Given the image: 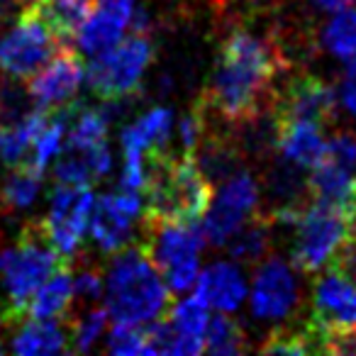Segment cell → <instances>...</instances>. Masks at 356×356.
<instances>
[{"mask_svg": "<svg viewBox=\"0 0 356 356\" xmlns=\"http://www.w3.org/2000/svg\"><path fill=\"white\" fill-rule=\"evenodd\" d=\"M356 220L325 203H312L296 218L293 264L302 273H315L351 242V225Z\"/></svg>", "mask_w": 356, "mask_h": 356, "instance_id": "cell-5", "label": "cell"}, {"mask_svg": "<svg viewBox=\"0 0 356 356\" xmlns=\"http://www.w3.org/2000/svg\"><path fill=\"white\" fill-rule=\"evenodd\" d=\"M142 213V198L134 191H122L93 200L88 229L93 242L105 254H118L132 239L134 220Z\"/></svg>", "mask_w": 356, "mask_h": 356, "instance_id": "cell-11", "label": "cell"}, {"mask_svg": "<svg viewBox=\"0 0 356 356\" xmlns=\"http://www.w3.org/2000/svg\"><path fill=\"white\" fill-rule=\"evenodd\" d=\"M137 0H98L95 10L79 32V47L90 56L108 51L122 40Z\"/></svg>", "mask_w": 356, "mask_h": 356, "instance_id": "cell-15", "label": "cell"}, {"mask_svg": "<svg viewBox=\"0 0 356 356\" xmlns=\"http://www.w3.org/2000/svg\"><path fill=\"white\" fill-rule=\"evenodd\" d=\"M300 288L293 268L283 259L271 257L254 273L252 286V315L257 320H283L298 307Z\"/></svg>", "mask_w": 356, "mask_h": 356, "instance_id": "cell-12", "label": "cell"}, {"mask_svg": "<svg viewBox=\"0 0 356 356\" xmlns=\"http://www.w3.org/2000/svg\"><path fill=\"white\" fill-rule=\"evenodd\" d=\"M195 296L203 298L205 305L234 312L247 298V283L232 261H215L195 278Z\"/></svg>", "mask_w": 356, "mask_h": 356, "instance_id": "cell-17", "label": "cell"}, {"mask_svg": "<svg viewBox=\"0 0 356 356\" xmlns=\"http://www.w3.org/2000/svg\"><path fill=\"white\" fill-rule=\"evenodd\" d=\"M325 156L330 159V161L344 166L346 171L356 173V134L337 132L332 139H327Z\"/></svg>", "mask_w": 356, "mask_h": 356, "instance_id": "cell-33", "label": "cell"}, {"mask_svg": "<svg viewBox=\"0 0 356 356\" xmlns=\"http://www.w3.org/2000/svg\"><path fill=\"white\" fill-rule=\"evenodd\" d=\"M312 332L322 339L332 332H344L356 327V281L351 273L339 266H327L312 286V310H310Z\"/></svg>", "mask_w": 356, "mask_h": 356, "instance_id": "cell-9", "label": "cell"}, {"mask_svg": "<svg viewBox=\"0 0 356 356\" xmlns=\"http://www.w3.org/2000/svg\"><path fill=\"white\" fill-rule=\"evenodd\" d=\"M17 332L13 334L10 349L15 354H61L69 351L66 330L59 320H22L17 322Z\"/></svg>", "mask_w": 356, "mask_h": 356, "instance_id": "cell-22", "label": "cell"}, {"mask_svg": "<svg viewBox=\"0 0 356 356\" xmlns=\"http://www.w3.org/2000/svg\"><path fill=\"white\" fill-rule=\"evenodd\" d=\"M320 10H327V13H337V10H344V8H349L354 0H312Z\"/></svg>", "mask_w": 356, "mask_h": 356, "instance_id": "cell-35", "label": "cell"}, {"mask_svg": "<svg viewBox=\"0 0 356 356\" xmlns=\"http://www.w3.org/2000/svg\"><path fill=\"white\" fill-rule=\"evenodd\" d=\"M205 120H208V115H205V103L200 98L178 122V139H181L184 154H193L195 156L198 144L205 139Z\"/></svg>", "mask_w": 356, "mask_h": 356, "instance_id": "cell-30", "label": "cell"}, {"mask_svg": "<svg viewBox=\"0 0 356 356\" xmlns=\"http://www.w3.org/2000/svg\"><path fill=\"white\" fill-rule=\"evenodd\" d=\"M203 247L205 237L198 222H173V220L144 215L139 249L163 273L168 291L184 293L195 286Z\"/></svg>", "mask_w": 356, "mask_h": 356, "instance_id": "cell-4", "label": "cell"}, {"mask_svg": "<svg viewBox=\"0 0 356 356\" xmlns=\"http://www.w3.org/2000/svg\"><path fill=\"white\" fill-rule=\"evenodd\" d=\"M64 257L47 239L42 220L25 222L15 249H0V281L6 288V302L0 310V322L15 327L25 320V305L35 291L56 271L66 266Z\"/></svg>", "mask_w": 356, "mask_h": 356, "instance_id": "cell-3", "label": "cell"}, {"mask_svg": "<svg viewBox=\"0 0 356 356\" xmlns=\"http://www.w3.org/2000/svg\"><path fill=\"white\" fill-rule=\"evenodd\" d=\"M307 191L315 198V203L332 205L356 220V173L322 156L312 166V173L307 178Z\"/></svg>", "mask_w": 356, "mask_h": 356, "instance_id": "cell-16", "label": "cell"}, {"mask_svg": "<svg viewBox=\"0 0 356 356\" xmlns=\"http://www.w3.org/2000/svg\"><path fill=\"white\" fill-rule=\"evenodd\" d=\"M74 307V281L71 264L56 268L25 305V320H64Z\"/></svg>", "mask_w": 356, "mask_h": 356, "instance_id": "cell-20", "label": "cell"}, {"mask_svg": "<svg viewBox=\"0 0 356 356\" xmlns=\"http://www.w3.org/2000/svg\"><path fill=\"white\" fill-rule=\"evenodd\" d=\"M20 3H25V6H30V3H35V0H20Z\"/></svg>", "mask_w": 356, "mask_h": 356, "instance_id": "cell-37", "label": "cell"}, {"mask_svg": "<svg viewBox=\"0 0 356 356\" xmlns=\"http://www.w3.org/2000/svg\"><path fill=\"white\" fill-rule=\"evenodd\" d=\"M203 351L215 356H234L247 351V334H244L242 325L234 317H229L227 312L220 310L205 325Z\"/></svg>", "mask_w": 356, "mask_h": 356, "instance_id": "cell-25", "label": "cell"}, {"mask_svg": "<svg viewBox=\"0 0 356 356\" xmlns=\"http://www.w3.org/2000/svg\"><path fill=\"white\" fill-rule=\"evenodd\" d=\"M56 44L47 25L40 20L35 8L27 6L20 20L0 40V71L10 79H30L54 54Z\"/></svg>", "mask_w": 356, "mask_h": 356, "instance_id": "cell-7", "label": "cell"}, {"mask_svg": "<svg viewBox=\"0 0 356 356\" xmlns=\"http://www.w3.org/2000/svg\"><path fill=\"white\" fill-rule=\"evenodd\" d=\"M322 44L339 59L356 56V8L337 10V15L322 30Z\"/></svg>", "mask_w": 356, "mask_h": 356, "instance_id": "cell-26", "label": "cell"}, {"mask_svg": "<svg viewBox=\"0 0 356 356\" xmlns=\"http://www.w3.org/2000/svg\"><path fill=\"white\" fill-rule=\"evenodd\" d=\"M283 66L276 44L249 30H232L220 44L218 64L203 93L205 105L229 122H252L271 98V83Z\"/></svg>", "mask_w": 356, "mask_h": 356, "instance_id": "cell-1", "label": "cell"}, {"mask_svg": "<svg viewBox=\"0 0 356 356\" xmlns=\"http://www.w3.org/2000/svg\"><path fill=\"white\" fill-rule=\"evenodd\" d=\"M168 315H171L168 317L171 325L176 327L178 332L203 337L205 325H208V305H205L203 298H198V296L186 298V300H181L178 305H171Z\"/></svg>", "mask_w": 356, "mask_h": 356, "instance_id": "cell-28", "label": "cell"}, {"mask_svg": "<svg viewBox=\"0 0 356 356\" xmlns=\"http://www.w3.org/2000/svg\"><path fill=\"white\" fill-rule=\"evenodd\" d=\"M337 93L330 83L310 74H300L291 79L276 100V122L278 120H302L315 122L322 129L334 122Z\"/></svg>", "mask_w": 356, "mask_h": 356, "instance_id": "cell-13", "label": "cell"}, {"mask_svg": "<svg viewBox=\"0 0 356 356\" xmlns=\"http://www.w3.org/2000/svg\"><path fill=\"white\" fill-rule=\"evenodd\" d=\"M105 351H110V354H120V356L147 354V351H144L142 327L115 322V327L110 330V334H108V344H105Z\"/></svg>", "mask_w": 356, "mask_h": 356, "instance_id": "cell-31", "label": "cell"}, {"mask_svg": "<svg viewBox=\"0 0 356 356\" xmlns=\"http://www.w3.org/2000/svg\"><path fill=\"white\" fill-rule=\"evenodd\" d=\"M71 281H74V300L79 302V307L93 305L103 293V278H100L98 268L93 266L81 268L76 276H71Z\"/></svg>", "mask_w": 356, "mask_h": 356, "instance_id": "cell-32", "label": "cell"}, {"mask_svg": "<svg viewBox=\"0 0 356 356\" xmlns=\"http://www.w3.org/2000/svg\"><path fill=\"white\" fill-rule=\"evenodd\" d=\"M278 220L273 215H252L242 222V227L227 239V252L239 264H259L268 257L273 244V227Z\"/></svg>", "mask_w": 356, "mask_h": 356, "instance_id": "cell-21", "label": "cell"}, {"mask_svg": "<svg viewBox=\"0 0 356 356\" xmlns=\"http://www.w3.org/2000/svg\"><path fill=\"white\" fill-rule=\"evenodd\" d=\"M261 354H320V339L310 325L298 330H276L261 341Z\"/></svg>", "mask_w": 356, "mask_h": 356, "instance_id": "cell-27", "label": "cell"}, {"mask_svg": "<svg viewBox=\"0 0 356 356\" xmlns=\"http://www.w3.org/2000/svg\"><path fill=\"white\" fill-rule=\"evenodd\" d=\"M32 113V98L27 88L13 81H0V124H17Z\"/></svg>", "mask_w": 356, "mask_h": 356, "instance_id": "cell-29", "label": "cell"}, {"mask_svg": "<svg viewBox=\"0 0 356 356\" xmlns=\"http://www.w3.org/2000/svg\"><path fill=\"white\" fill-rule=\"evenodd\" d=\"M154 59V44L147 32H132L108 51L93 56L88 66V86L100 100H127L139 90L149 61Z\"/></svg>", "mask_w": 356, "mask_h": 356, "instance_id": "cell-6", "label": "cell"}, {"mask_svg": "<svg viewBox=\"0 0 356 356\" xmlns=\"http://www.w3.org/2000/svg\"><path fill=\"white\" fill-rule=\"evenodd\" d=\"M47 30L59 44H69L79 37L81 27L95 10L98 0H35L30 3Z\"/></svg>", "mask_w": 356, "mask_h": 356, "instance_id": "cell-19", "label": "cell"}, {"mask_svg": "<svg viewBox=\"0 0 356 356\" xmlns=\"http://www.w3.org/2000/svg\"><path fill=\"white\" fill-rule=\"evenodd\" d=\"M42 188V173L35 168L17 163L13 171L0 181V213H15L37 200V193Z\"/></svg>", "mask_w": 356, "mask_h": 356, "instance_id": "cell-24", "label": "cell"}, {"mask_svg": "<svg viewBox=\"0 0 356 356\" xmlns=\"http://www.w3.org/2000/svg\"><path fill=\"white\" fill-rule=\"evenodd\" d=\"M173 305L159 268L139 247L120 249L108 268L105 310L122 325H147L159 320Z\"/></svg>", "mask_w": 356, "mask_h": 356, "instance_id": "cell-2", "label": "cell"}, {"mask_svg": "<svg viewBox=\"0 0 356 356\" xmlns=\"http://www.w3.org/2000/svg\"><path fill=\"white\" fill-rule=\"evenodd\" d=\"M49 200V215L42 220V227H44V234L51 242V247L66 261H71L79 252L86 227H88V218L95 200L93 191H90V186L56 184Z\"/></svg>", "mask_w": 356, "mask_h": 356, "instance_id": "cell-8", "label": "cell"}, {"mask_svg": "<svg viewBox=\"0 0 356 356\" xmlns=\"http://www.w3.org/2000/svg\"><path fill=\"white\" fill-rule=\"evenodd\" d=\"M259 205V186L249 171H237L229 178H225V186L220 193L210 200L205 210L203 237L205 242L222 247L247 218L257 213Z\"/></svg>", "mask_w": 356, "mask_h": 356, "instance_id": "cell-10", "label": "cell"}, {"mask_svg": "<svg viewBox=\"0 0 356 356\" xmlns=\"http://www.w3.org/2000/svg\"><path fill=\"white\" fill-rule=\"evenodd\" d=\"M83 61L69 44H61V49L51 56V61L30 76L27 93L37 108H56L69 103L83 81Z\"/></svg>", "mask_w": 356, "mask_h": 356, "instance_id": "cell-14", "label": "cell"}, {"mask_svg": "<svg viewBox=\"0 0 356 356\" xmlns=\"http://www.w3.org/2000/svg\"><path fill=\"white\" fill-rule=\"evenodd\" d=\"M276 147L283 159L293 161L300 168H312L325 156L327 139L322 127L302 120H278L276 122Z\"/></svg>", "mask_w": 356, "mask_h": 356, "instance_id": "cell-18", "label": "cell"}, {"mask_svg": "<svg viewBox=\"0 0 356 356\" xmlns=\"http://www.w3.org/2000/svg\"><path fill=\"white\" fill-rule=\"evenodd\" d=\"M339 103L356 120V56H349L339 83Z\"/></svg>", "mask_w": 356, "mask_h": 356, "instance_id": "cell-34", "label": "cell"}, {"mask_svg": "<svg viewBox=\"0 0 356 356\" xmlns=\"http://www.w3.org/2000/svg\"><path fill=\"white\" fill-rule=\"evenodd\" d=\"M351 278L356 281V239H354V259H351V268H349Z\"/></svg>", "mask_w": 356, "mask_h": 356, "instance_id": "cell-36", "label": "cell"}, {"mask_svg": "<svg viewBox=\"0 0 356 356\" xmlns=\"http://www.w3.org/2000/svg\"><path fill=\"white\" fill-rule=\"evenodd\" d=\"M173 129V113L168 108H154L134 124L124 127L122 149L132 152H168V139Z\"/></svg>", "mask_w": 356, "mask_h": 356, "instance_id": "cell-23", "label": "cell"}]
</instances>
